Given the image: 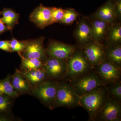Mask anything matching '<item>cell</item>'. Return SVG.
Returning <instances> with one entry per match:
<instances>
[{
  "mask_svg": "<svg viewBox=\"0 0 121 121\" xmlns=\"http://www.w3.org/2000/svg\"><path fill=\"white\" fill-rule=\"evenodd\" d=\"M107 96L105 86L80 96V106L89 113L90 121H95V117L105 104Z\"/></svg>",
  "mask_w": 121,
  "mask_h": 121,
  "instance_id": "cell-1",
  "label": "cell"
},
{
  "mask_svg": "<svg viewBox=\"0 0 121 121\" xmlns=\"http://www.w3.org/2000/svg\"><path fill=\"white\" fill-rule=\"evenodd\" d=\"M66 71L64 79L73 80L93 69L84 56L83 51L75 52L66 60Z\"/></svg>",
  "mask_w": 121,
  "mask_h": 121,
  "instance_id": "cell-2",
  "label": "cell"
},
{
  "mask_svg": "<svg viewBox=\"0 0 121 121\" xmlns=\"http://www.w3.org/2000/svg\"><path fill=\"white\" fill-rule=\"evenodd\" d=\"M80 98L70 83L58 82L55 108L65 107L72 109L80 106Z\"/></svg>",
  "mask_w": 121,
  "mask_h": 121,
  "instance_id": "cell-3",
  "label": "cell"
},
{
  "mask_svg": "<svg viewBox=\"0 0 121 121\" xmlns=\"http://www.w3.org/2000/svg\"><path fill=\"white\" fill-rule=\"evenodd\" d=\"M70 82V84L80 96L105 86L95 71H91Z\"/></svg>",
  "mask_w": 121,
  "mask_h": 121,
  "instance_id": "cell-4",
  "label": "cell"
},
{
  "mask_svg": "<svg viewBox=\"0 0 121 121\" xmlns=\"http://www.w3.org/2000/svg\"><path fill=\"white\" fill-rule=\"evenodd\" d=\"M57 81L48 80L33 87L31 95L39 99L50 109H55L57 86Z\"/></svg>",
  "mask_w": 121,
  "mask_h": 121,
  "instance_id": "cell-5",
  "label": "cell"
},
{
  "mask_svg": "<svg viewBox=\"0 0 121 121\" xmlns=\"http://www.w3.org/2000/svg\"><path fill=\"white\" fill-rule=\"evenodd\" d=\"M95 71L105 86L119 82L121 76V68L105 59L97 66Z\"/></svg>",
  "mask_w": 121,
  "mask_h": 121,
  "instance_id": "cell-6",
  "label": "cell"
},
{
  "mask_svg": "<svg viewBox=\"0 0 121 121\" xmlns=\"http://www.w3.org/2000/svg\"><path fill=\"white\" fill-rule=\"evenodd\" d=\"M66 60L47 57L43 68L48 79L57 81L64 79L66 71Z\"/></svg>",
  "mask_w": 121,
  "mask_h": 121,
  "instance_id": "cell-7",
  "label": "cell"
},
{
  "mask_svg": "<svg viewBox=\"0 0 121 121\" xmlns=\"http://www.w3.org/2000/svg\"><path fill=\"white\" fill-rule=\"evenodd\" d=\"M121 120V102L111 98L107 94L105 104L95 121H120Z\"/></svg>",
  "mask_w": 121,
  "mask_h": 121,
  "instance_id": "cell-8",
  "label": "cell"
},
{
  "mask_svg": "<svg viewBox=\"0 0 121 121\" xmlns=\"http://www.w3.org/2000/svg\"><path fill=\"white\" fill-rule=\"evenodd\" d=\"M83 52L93 69L105 59V48L98 41H91L84 45Z\"/></svg>",
  "mask_w": 121,
  "mask_h": 121,
  "instance_id": "cell-9",
  "label": "cell"
},
{
  "mask_svg": "<svg viewBox=\"0 0 121 121\" xmlns=\"http://www.w3.org/2000/svg\"><path fill=\"white\" fill-rule=\"evenodd\" d=\"M76 51L74 45L55 40L50 41L45 49L48 57L67 60Z\"/></svg>",
  "mask_w": 121,
  "mask_h": 121,
  "instance_id": "cell-10",
  "label": "cell"
},
{
  "mask_svg": "<svg viewBox=\"0 0 121 121\" xmlns=\"http://www.w3.org/2000/svg\"><path fill=\"white\" fill-rule=\"evenodd\" d=\"M44 37L25 40V45L21 54L29 58L37 59L44 60L48 57L44 47Z\"/></svg>",
  "mask_w": 121,
  "mask_h": 121,
  "instance_id": "cell-11",
  "label": "cell"
},
{
  "mask_svg": "<svg viewBox=\"0 0 121 121\" xmlns=\"http://www.w3.org/2000/svg\"><path fill=\"white\" fill-rule=\"evenodd\" d=\"M31 22L38 28L43 29L53 23L51 16V8L40 4L31 13L29 16Z\"/></svg>",
  "mask_w": 121,
  "mask_h": 121,
  "instance_id": "cell-12",
  "label": "cell"
},
{
  "mask_svg": "<svg viewBox=\"0 0 121 121\" xmlns=\"http://www.w3.org/2000/svg\"><path fill=\"white\" fill-rule=\"evenodd\" d=\"M11 81L13 89L19 96L25 94L31 95L33 87L24 78L20 70L16 69L15 73L11 75Z\"/></svg>",
  "mask_w": 121,
  "mask_h": 121,
  "instance_id": "cell-13",
  "label": "cell"
},
{
  "mask_svg": "<svg viewBox=\"0 0 121 121\" xmlns=\"http://www.w3.org/2000/svg\"><path fill=\"white\" fill-rule=\"evenodd\" d=\"M115 3V0H108L94 13L93 18L104 21L109 24L112 23L117 19Z\"/></svg>",
  "mask_w": 121,
  "mask_h": 121,
  "instance_id": "cell-14",
  "label": "cell"
},
{
  "mask_svg": "<svg viewBox=\"0 0 121 121\" xmlns=\"http://www.w3.org/2000/svg\"><path fill=\"white\" fill-rule=\"evenodd\" d=\"M75 37L80 44L85 45L93 40L91 26L85 20L82 19L75 31Z\"/></svg>",
  "mask_w": 121,
  "mask_h": 121,
  "instance_id": "cell-15",
  "label": "cell"
},
{
  "mask_svg": "<svg viewBox=\"0 0 121 121\" xmlns=\"http://www.w3.org/2000/svg\"><path fill=\"white\" fill-rule=\"evenodd\" d=\"M21 71L24 78L33 87L48 79L43 68L31 70Z\"/></svg>",
  "mask_w": 121,
  "mask_h": 121,
  "instance_id": "cell-16",
  "label": "cell"
},
{
  "mask_svg": "<svg viewBox=\"0 0 121 121\" xmlns=\"http://www.w3.org/2000/svg\"><path fill=\"white\" fill-rule=\"evenodd\" d=\"M109 25L102 20L94 19L91 26L93 41L99 42L103 39L108 31Z\"/></svg>",
  "mask_w": 121,
  "mask_h": 121,
  "instance_id": "cell-17",
  "label": "cell"
},
{
  "mask_svg": "<svg viewBox=\"0 0 121 121\" xmlns=\"http://www.w3.org/2000/svg\"><path fill=\"white\" fill-rule=\"evenodd\" d=\"M0 13L2 22L12 32L15 25L19 24L20 15L13 9L7 8H4Z\"/></svg>",
  "mask_w": 121,
  "mask_h": 121,
  "instance_id": "cell-18",
  "label": "cell"
},
{
  "mask_svg": "<svg viewBox=\"0 0 121 121\" xmlns=\"http://www.w3.org/2000/svg\"><path fill=\"white\" fill-rule=\"evenodd\" d=\"M21 59V71H27L42 68L44 60L37 59L29 58L24 57L21 52H17Z\"/></svg>",
  "mask_w": 121,
  "mask_h": 121,
  "instance_id": "cell-19",
  "label": "cell"
},
{
  "mask_svg": "<svg viewBox=\"0 0 121 121\" xmlns=\"http://www.w3.org/2000/svg\"><path fill=\"white\" fill-rule=\"evenodd\" d=\"M105 59L121 67V47L120 45L109 46L105 49Z\"/></svg>",
  "mask_w": 121,
  "mask_h": 121,
  "instance_id": "cell-20",
  "label": "cell"
},
{
  "mask_svg": "<svg viewBox=\"0 0 121 121\" xmlns=\"http://www.w3.org/2000/svg\"><path fill=\"white\" fill-rule=\"evenodd\" d=\"M108 40L110 45L109 46L119 45L121 41V26L120 24L113 25L108 28Z\"/></svg>",
  "mask_w": 121,
  "mask_h": 121,
  "instance_id": "cell-21",
  "label": "cell"
},
{
  "mask_svg": "<svg viewBox=\"0 0 121 121\" xmlns=\"http://www.w3.org/2000/svg\"><path fill=\"white\" fill-rule=\"evenodd\" d=\"M11 75L8 74L2 80H0V95H8L14 99L19 95L16 93L11 83Z\"/></svg>",
  "mask_w": 121,
  "mask_h": 121,
  "instance_id": "cell-22",
  "label": "cell"
},
{
  "mask_svg": "<svg viewBox=\"0 0 121 121\" xmlns=\"http://www.w3.org/2000/svg\"><path fill=\"white\" fill-rule=\"evenodd\" d=\"M14 99L8 95H0V114L12 115V110Z\"/></svg>",
  "mask_w": 121,
  "mask_h": 121,
  "instance_id": "cell-23",
  "label": "cell"
},
{
  "mask_svg": "<svg viewBox=\"0 0 121 121\" xmlns=\"http://www.w3.org/2000/svg\"><path fill=\"white\" fill-rule=\"evenodd\" d=\"M110 86H106L107 94L111 98L121 102V84L117 82L108 84Z\"/></svg>",
  "mask_w": 121,
  "mask_h": 121,
  "instance_id": "cell-24",
  "label": "cell"
},
{
  "mask_svg": "<svg viewBox=\"0 0 121 121\" xmlns=\"http://www.w3.org/2000/svg\"><path fill=\"white\" fill-rule=\"evenodd\" d=\"M78 13L74 9L68 8L65 9L64 16L60 23L65 25L70 24L76 20Z\"/></svg>",
  "mask_w": 121,
  "mask_h": 121,
  "instance_id": "cell-25",
  "label": "cell"
},
{
  "mask_svg": "<svg viewBox=\"0 0 121 121\" xmlns=\"http://www.w3.org/2000/svg\"><path fill=\"white\" fill-rule=\"evenodd\" d=\"M25 40L19 41L14 38L10 40L11 52H22L25 47Z\"/></svg>",
  "mask_w": 121,
  "mask_h": 121,
  "instance_id": "cell-26",
  "label": "cell"
},
{
  "mask_svg": "<svg viewBox=\"0 0 121 121\" xmlns=\"http://www.w3.org/2000/svg\"><path fill=\"white\" fill-rule=\"evenodd\" d=\"M65 9L60 8H51V16L53 23H60L64 16Z\"/></svg>",
  "mask_w": 121,
  "mask_h": 121,
  "instance_id": "cell-27",
  "label": "cell"
},
{
  "mask_svg": "<svg viewBox=\"0 0 121 121\" xmlns=\"http://www.w3.org/2000/svg\"><path fill=\"white\" fill-rule=\"evenodd\" d=\"M0 49L6 52H11L10 40H0Z\"/></svg>",
  "mask_w": 121,
  "mask_h": 121,
  "instance_id": "cell-28",
  "label": "cell"
},
{
  "mask_svg": "<svg viewBox=\"0 0 121 121\" xmlns=\"http://www.w3.org/2000/svg\"><path fill=\"white\" fill-rule=\"evenodd\" d=\"M115 10L117 18L121 17V0H115Z\"/></svg>",
  "mask_w": 121,
  "mask_h": 121,
  "instance_id": "cell-29",
  "label": "cell"
},
{
  "mask_svg": "<svg viewBox=\"0 0 121 121\" xmlns=\"http://www.w3.org/2000/svg\"><path fill=\"white\" fill-rule=\"evenodd\" d=\"M13 115L0 114V121H15Z\"/></svg>",
  "mask_w": 121,
  "mask_h": 121,
  "instance_id": "cell-30",
  "label": "cell"
},
{
  "mask_svg": "<svg viewBox=\"0 0 121 121\" xmlns=\"http://www.w3.org/2000/svg\"><path fill=\"white\" fill-rule=\"evenodd\" d=\"M1 15L0 13V35L9 30L7 26L2 22L1 19Z\"/></svg>",
  "mask_w": 121,
  "mask_h": 121,
  "instance_id": "cell-31",
  "label": "cell"
}]
</instances>
